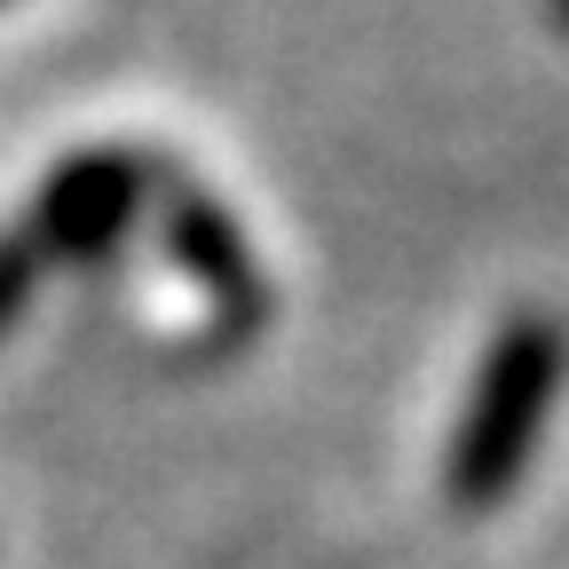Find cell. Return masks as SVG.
Wrapping results in <instances>:
<instances>
[{"label":"cell","mask_w":569,"mask_h":569,"mask_svg":"<svg viewBox=\"0 0 569 569\" xmlns=\"http://www.w3.org/2000/svg\"><path fill=\"white\" fill-rule=\"evenodd\" d=\"M553 24H561V32H569V0H553Z\"/></svg>","instance_id":"5b68a950"},{"label":"cell","mask_w":569,"mask_h":569,"mask_svg":"<svg viewBox=\"0 0 569 569\" xmlns=\"http://www.w3.org/2000/svg\"><path fill=\"white\" fill-rule=\"evenodd\" d=\"M142 213V159L127 151H80V159H63L32 206V253L40 261H96L127 238V222Z\"/></svg>","instance_id":"7a4b0ae2"},{"label":"cell","mask_w":569,"mask_h":569,"mask_svg":"<svg viewBox=\"0 0 569 569\" xmlns=\"http://www.w3.org/2000/svg\"><path fill=\"white\" fill-rule=\"evenodd\" d=\"M561 380H569V332L546 317V309H522L490 332L482 365H475V388H467V411L451 427V451H443V490L451 507L482 515L498 507L538 459V436L561 403Z\"/></svg>","instance_id":"6da1fadb"},{"label":"cell","mask_w":569,"mask_h":569,"mask_svg":"<svg viewBox=\"0 0 569 569\" xmlns=\"http://www.w3.org/2000/svg\"><path fill=\"white\" fill-rule=\"evenodd\" d=\"M167 246H174V261H182L230 317H253V309H261L253 253H246L238 222H230V213L213 206L206 190H174V198H167Z\"/></svg>","instance_id":"3957f363"},{"label":"cell","mask_w":569,"mask_h":569,"mask_svg":"<svg viewBox=\"0 0 569 569\" xmlns=\"http://www.w3.org/2000/svg\"><path fill=\"white\" fill-rule=\"evenodd\" d=\"M32 284H40V253H32V238H24V230H17V238H0V332L24 317Z\"/></svg>","instance_id":"277c9868"}]
</instances>
